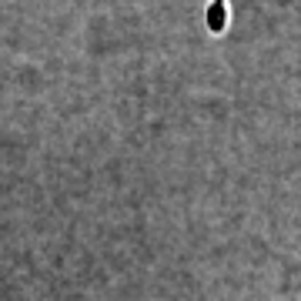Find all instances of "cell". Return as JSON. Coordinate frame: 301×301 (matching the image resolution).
<instances>
[{
    "label": "cell",
    "instance_id": "6da1fadb",
    "mask_svg": "<svg viewBox=\"0 0 301 301\" xmlns=\"http://www.w3.org/2000/svg\"><path fill=\"white\" fill-rule=\"evenodd\" d=\"M221 3H224V0H218V7H221ZM214 30H221V10L214 13Z\"/></svg>",
    "mask_w": 301,
    "mask_h": 301
}]
</instances>
